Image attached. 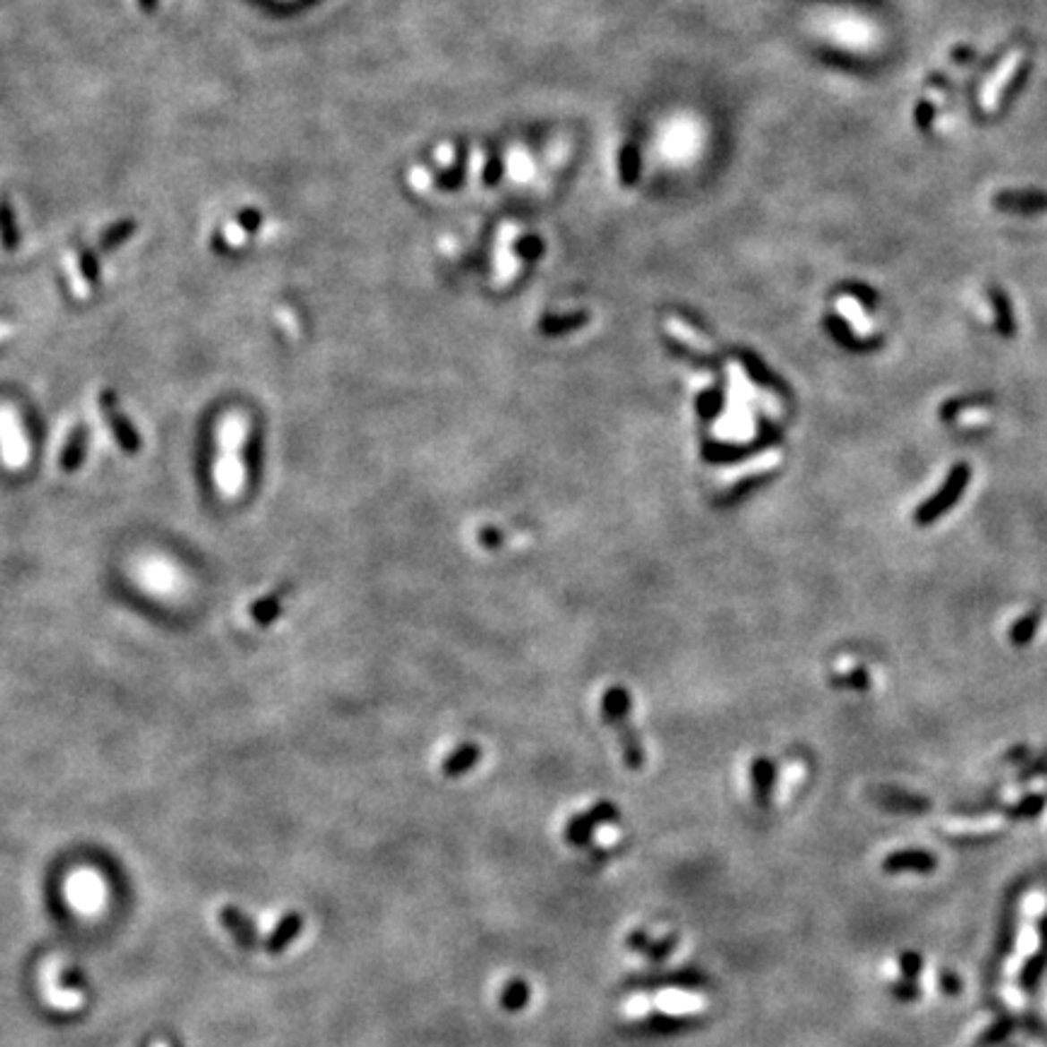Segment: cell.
<instances>
[{
	"mask_svg": "<svg viewBox=\"0 0 1047 1047\" xmlns=\"http://www.w3.org/2000/svg\"><path fill=\"white\" fill-rule=\"evenodd\" d=\"M85 456H88V427H85L83 422H78V425L71 429V434L66 437V444H64L61 454H58V468L64 470L66 476L78 473L81 466H83Z\"/></svg>",
	"mask_w": 1047,
	"mask_h": 1047,
	"instance_id": "obj_6",
	"label": "cell"
},
{
	"mask_svg": "<svg viewBox=\"0 0 1047 1047\" xmlns=\"http://www.w3.org/2000/svg\"><path fill=\"white\" fill-rule=\"evenodd\" d=\"M602 713L606 725L614 727V733L619 734L621 751H623V761L628 768H643L645 764V750L640 744V737L635 734V730L628 723V713H631V693L621 686H611L609 691L604 693L602 699Z\"/></svg>",
	"mask_w": 1047,
	"mask_h": 1047,
	"instance_id": "obj_1",
	"label": "cell"
},
{
	"mask_svg": "<svg viewBox=\"0 0 1047 1047\" xmlns=\"http://www.w3.org/2000/svg\"><path fill=\"white\" fill-rule=\"evenodd\" d=\"M939 866V858L933 856L931 851L923 849H899L892 851L882 858V873L899 875V873H931L933 868Z\"/></svg>",
	"mask_w": 1047,
	"mask_h": 1047,
	"instance_id": "obj_5",
	"label": "cell"
},
{
	"mask_svg": "<svg viewBox=\"0 0 1047 1047\" xmlns=\"http://www.w3.org/2000/svg\"><path fill=\"white\" fill-rule=\"evenodd\" d=\"M609 815H614V808H611V805H606V802H604V805H599V808H594L592 812H587V815L578 817V820H575V822L570 825L568 834H570V837H572V839H578L579 834H589V832H592V827L594 825H602L604 817H609Z\"/></svg>",
	"mask_w": 1047,
	"mask_h": 1047,
	"instance_id": "obj_21",
	"label": "cell"
},
{
	"mask_svg": "<svg viewBox=\"0 0 1047 1047\" xmlns=\"http://www.w3.org/2000/svg\"><path fill=\"white\" fill-rule=\"evenodd\" d=\"M478 544L485 548V551H500L504 545V534L500 531V528L495 527H485L480 528L478 531Z\"/></svg>",
	"mask_w": 1047,
	"mask_h": 1047,
	"instance_id": "obj_31",
	"label": "cell"
},
{
	"mask_svg": "<svg viewBox=\"0 0 1047 1047\" xmlns=\"http://www.w3.org/2000/svg\"><path fill=\"white\" fill-rule=\"evenodd\" d=\"M1047 768V754L1045 757H1040L1038 761H1033L1031 767L1026 768V771H1021V781H1026V778H1033L1035 774H1043Z\"/></svg>",
	"mask_w": 1047,
	"mask_h": 1047,
	"instance_id": "obj_36",
	"label": "cell"
},
{
	"mask_svg": "<svg viewBox=\"0 0 1047 1047\" xmlns=\"http://www.w3.org/2000/svg\"><path fill=\"white\" fill-rule=\"evenodd\" d=\"M98 405L99 413H102V417L107 422L109 432H112V437H115L116 446H119L126 456L141 454L143 439H141L139 429L133 427V422L129 420V415L122 410V400H119V396H116L115 390L105 388V390L99 393Z\"/></svg>",
	"mask_w": 1047,
	"mask_h": 1047,
	"instance_id": "obj_3",
	"label": "cell"
},
{
	"mask_svg": "<svg viewBox=\"0 0 1047 1047\" xmlns=\"http://www.w3.org/2000/svg\"><path fill=\"white\" fill-rule=\"evenodd\" d=\"M940 990H943V994H948V997H957V994H960V980H957L950 970H943V973H940Z\"/></svg>",
	"mask_w": 1047,
	"mask_h": 1047,
	"instance_id": "obj_32",
	"label": "cell"
},
{
	"mask_svg": "<svg viewBox=\"0 0 1047 1047\" xmlns=\"http://www.w3.org/2000/svg\"><path fill=\"white\" fill-rule=\"evenodd\" d=\"M723 403H725V390L720 386H713L696 398V410H699L703 420H713L723 410Z\"/></svg>",
	"mask_w": 1047,
	"mask_h": 1047,
	"instance_id": "obj_18",
	"label": "cell"
},
{
	"mask_svg": "<svg viewBox=\"0 0 1047 1047\" xmlns=\"http://www.w3.org/2000/svg\"><path fill=\"white\" fill-rule=\"evenodd\" d=\"M764 480H767V476H751V478L742 480V483H740V485H734L733 490H727L725 495L720 497V502L725 504V507H727V504L737 502V500H740V497L750 495L751 490H754V487H759V483H764Z\"/></svg>",
	"mask_w": 1047,
	"mask_h": 1047,
	"instance_id": "obj_28",
	"label": "cell"
},
{
	"mask_svg": "<svg viewBox=\"0 0 1047 1047\" xmlns=\"http://www.w3.org/2000/svg\"><path fill=\"white\" fill-rule=\"evenodd\" d=\"M221 922L223 926L233 933V939L238 940L240 946L250 948L255 943V931H253V923L243 916V912L236 907H223L221 909Z\"/></svg>",
	"mask_w": 1047,
	"mask_h": 1047,
	"instance_id": "obj_14",
	"label": "cell"
},
{
	"mask_svg": "<svg viewBox=\"0 0 1047 1047\" xmlns=\"http://www.w3.org/2000/svg\"><path fill=\"white\" fill-rule=\"evenodd\" d=\"M589 315L587 313H570V315H545L538 322V332L548 335V338H558V335H568V332L579 330L582 325H587Z\"/></svg>",
	"mask_w": 1047,
	"mask_h": 1047,
	"instance_id": "obj_12",
	"label": "cell"
},
{
	"mask_svg": "<svg viewBox=\"0 0 1047 1047\" xmlns=\"http://www.w3.org/2000/svg\"><path fill=\"white\" fill-rule=\"evenodd\" d=\"M298 929H301V919H298V916H289V919H284V922L277 926V931H274L272 936H270V940H267V948L272 950V953H279V950H284L287 946H289L291 940L296 939Z\"/></svg>",
	"mask_w": 1047,
	"mask_h": 1047,
	"instance_id": "obj_19",
	"label": "cell"
},
{
	"mask_svg": "<svg viewBox=\"0 0 1047 1047\" xmlns=\"http://www.w3.org/2000/svg\"><path fill=\"white\" fill-rule=\"evenodd\" d=\"M750 778H751V793H754L757 805L767 808L768 800H771V791H774V781H776L774 761L767 757L754 759V761H751V767H750Z\"/></svg>",
	"mask_w": 1047,
	"mask_h": 1047,
	"instance_id": "obj_9",
	"label": "cell"
},
{
	"mask_svg": "<svg viewBox=\"0 0 1047 1047\" xmlns=\"http://www.w3.org/2000/svg\"><path fill=\"white\" fill-rule=\"evenodd\" d=\"M899 970H902V977H905V980H916L919 973H922V956L914 953V950L902 953V956H899Z\"/></svg>",
	"mask_w": 1047,
	"mask_h": 1047,
	"instance_id": "obj_29",
	"label": "cell"
},
{
	"mask_svg": "<svg viewBox=\"0 0 1047 1047\" xmlns=\"http://www.w3.org/2000/svg\"><path fill=\"white\" fill-rule=\"evenodd\" d=\"M1038 626H1040L1038 611L1026 614V616L1016 621L1014 628H1011V643H1014L1016 648H1026V645H1031V640L1035 638V631H1038Z\"/></svg>",
	"mask_w": 1047,
	"mask_h": 1047,
	"instance_id": "obj_20",
	"label": "cell"
},
{
	"mask_svg": "<svg viewBox=\"0 0 1047 1047\" xmlns=\"http://www.w3.org/2000/svg\"><path fill=\"white\" fill-rule=\"evenodd\" d=\"M1014 940H1016V912L1014 909H1008V914H1006L1004 923H1001V929H999L997 957L1008 956V953H1011V948H1014Z\"/></svg>",
	"mask_w": 1047,
	"mask_h": 1047,
	"instance_id": "obj_26",
	"label": "cell"
},
{
	"mask_svg": "<svg viewBox=\"0 0 1047 1047\" xmlns=\"http://www.w3.org/2000/svg\"><path fill=\"white\" fill-rule=\"evenodd\" d=\"M1045 802L1047 798L1043 793L1026 795V798L1016 802L1014 808H1008V817H1011V820H1028V817H1035L1040 815V810L1045 808Z\"/></svg>",
	"mask_w": 1047,
	"mask_h": 1047,
	"instance_id": "obj_24",
	"label": "cell"
},
{
	"mask_svg": "<svg viewBox=\"0 0 1047 1047\" xmlns=\"http://www.w3.org/2000/svg\"><path fill=\"white\" fill-rule=\"evenodd\" d=\"M243 466H245V480L248 485L255 487L262 476V434L260 429H250L245 444H243Z\"/></svg>",
	"mask_w": 1047,
	"mask_h": 1047,
	"instance_id": "obj_10",
	"label": "cell"
},
{
	"mask_svg": "<svg viewBox=\"0 0 1047 1047\" xmlns=\"http://www.w3.org/2000/svg\"><path fill=\"white\" fill-rule=\"evenodd\" d=\"M890 994L897 999V1001H902V1004H909V1001H916V999H919L922 990H919L916 980H905V977H902V980L892 982Z\"/></svg>",
	"mask_w": 1047,
	"mask_h": 1047,
	"instance_id": "obj_27",
	"label": "cell"
},
{
	"mask_svg": "<svg viewBox=\"0 0 1047 1047\" xmlns=\"http://www.w3.org/2000/svg\"><path fill=\"white\" fill-rule=\"evenodd\" d=\"M1023 64V49L1018 47V49L1008 51L1004 56V61L999 64L997 71L991 73V78L984 83V90H982V107L987 109V112H994V109L999 107V99H1001V95H1004V90L1011 85V81L1016 78V73H1018V68H1021Z\"/></svg>",
	"mask_w": 1047,
	"mask_h": 1047,
	"instance_id": "obj_4",
	"label": "cell"
},
{
	"mask_svg": "<svg viewBox=\"0 0 1047 1047\" xmlns=\"http://www.w3.org/2000/svg\"><path fill=\"white\" fill-rule=\"evenodd\" d=\"M437 160L442 166H451V163H454V149H451V146H439Z\"/></svg>",
	"mask_w": 1047,
	"mask_h": 1047,
	"instance_id": "obj_37",
	"label": "cell"
},
{
	"mask_svg": "<svg viewBox=\"0 0 1047 1047\" xmlns=\"http://www.w3.org/2000/svg\"><path fill=\"white\" fill-rule=\"evenodd\" d=\"M970 478H973V468L963 461L956 463V466L950 468L948 476H946V480H943V485H940L939 493L929 497V500H923L922 507L914 511L916 524H919V527H931L933 521L940 519L946 511L953 510L957 504V500L963 497L965 487H967Z\"/></svg>",
	"mask_w": 1047,
	"mask_h": 1047,
	"instance_id": "obj_2",
	"label": "cell"
},
{
	"mask_svg": "<svg viewBox=\"0 0 1047 1047\" xmlns=\"http://www.w3.org/2000/svg\"><path fill=\"white\" fill-rule=\"evenodd\" d=\"M931 122H933L931 102H922V105L916 107V124H919V129H929Z\"/></svg>",
	"mask_w": 1047,
	"mask_h": 1047,
	"instance_id": "obj_33",
	"label": "cell"
},
{
	"mask_svg": "<svg viewBox=\"0 0 1047 1047\" xmlns=\"http://www.w3.org/2000/svg\"><path fill=\"white\" fill-rule=\"evenodd\" d=\"M667 347H669V352L679 356V359H686V362L699 364V366H710V369H713V366H717L716 356H708V355H703V352H699V349H691V347L686 345L684 339L669 338Z\"/></svg>",
	"mask_w": 1047,
	"mask_h": 1047,
	"instance_id": "obj_22",
	"label": "cell"
},
{
	"mask_svg": "<svg viewBox=\"0 0 1047 1047\" xmlns=\"http://www.w3.org/2000/svg\"><path fill=\"white\" fill-rule=\"evenodd\" d=\"M281 614V599L279 594H267V596H262V599H257L253 606H250V616H253V621H255L257 626H272L274 621L279 619Z\"/></svg>",
	"mask_w": 1047,
	"mask_h": 1047,
	"instance_id": "obj_17",
	"label": "cell"
},
{
	"mask_svg": "<svg viewBox=\"0 0 1047 1047\" xmlns=\"http://www.w3.org/2000/svg\"><path fill=\"white\" fill-rule=\"evenodd\" d=\"M521 1001H527V987L521 990L519 984H514V987H511L510 994L504 997V1004L510 1006V1008H517V1006H519Z\"/></svg>",
	"mask_w": 1047,
	"mask_h": 1047,
	"instance_id": "obj_34",
	"label": "cell"
},
{
	"mask_svg": "<svg viewBox=\"0 0 1047 1047\" xmlns=\"http://www.w3.org/2000/svg\"><path fill=\"white\" fill-rule=\"evenodd\" d=\"M832 686L837 689H854V691H868L871 689V676L863 667L849 669L846 674H834Z\"/></svg>",
	"mask_w": 1047,
	"mask_h": 1047,
	"instance_id": "obj_23",
	"label": "cell"
},
{
	"mask_svg": "<svg viewBox=\"0 0 1047 1047\" xmlns=\"http://www.w3.org/2000/svg\"><path fill=\"white\" fill-rule=\"evenodd\" d=\"M429 173H425L422 167H415L413 175H410V185H413L415 190H425V187H429Z\"/></svg>",
	"mask_w": 1047,
	"mask_h": 1047,
	"instance_id": "obj_35",
	"label": "cell"
},
{
	"mask_svg": "<svg viewBox=\"0 0 1047 1047\" xmlns=\"http://www.w3.org/2000/svg\"><path fill=\"white\" fill-rule=\"evenodd\" d=\"M153 1047H167V1043H156V1045H153Z\"/></svg>",
	"mask_w": 1047,
	"mask_h": 1047,
	"instance_id": "obj_38",
	"label": "cell"
},
{
	"mask_svg": "<svg viewBox=\"0 0 1047 1047\" xmlns=\"http://www.w3.org/2000/svg\"><path fill=\"white\" fill-rule=\"evenodd\" d=\"M871 798L880 808L895 810V812H926V810L931 808V800L922 798L916 793L899 791V788H878Z\"/></svg>",
	"mask_w": 1047,
	"mask_h": 1047,
	"instance_id": "obj_7",
	"label": "cell"
},
{
	"mask_svg": "<svg viewBox=\"0 0 1047 1047\" xmlns=\"http://www.w3.org/2000/svg\"><path fill=\"white\" fill-rule=\"evenodd\" d=\"M478 761H480L478 744H463V747H459V750L454 751V754H449V757L444 759L442 771H444L446 776H461L476 767Z\"/></svg>",
	"mask_w": 1047,
	"mask_h": 1047,
	"instance_id": "obj_15",
	"label": "cell"
},
{
	"mask_svg": "<svg viewBox=\"0 0 1047 1047\" xmlns=\"http://www.w3.org/2000/svg\"><path fill=\"white\" fill-rule=\"evenodd\" d=\"M990 301H991V308H994V325H997V330L1001 332L1004 338H1014L1016 321H1014V311H1011V301H1008V296H1006L1004 291L999 289V287H991Z\"/></svg>",
	"mask_w": 1047,
	"mask_h": 1047,
	"instance_id": "obj_13",
	"label": "cell"
},
{
	"mask_svg": "<svg viewBox=\"0 0 1047 1047\" xmlns=\"http://www.w3.org/2000/svg\"><path fill=\"white\" fill-rule=\"evenodd\" d=\"M994 207L1001 211H1018V214H1035L1047 211V194L1040 192H999L994 197Z\"/></svg>",
	"mask_w": 1047,
	"mask_h": 1047,
	"instance_id": "obj_8",
	"label": "cell"
},
{
	"mask_svg": "<svg viewBox=\"0 0 1047 1047\" xmlns=\"http://www.w3.org/2000/svg\"><path fill=\"white\" fill-rule=\"evenodd\" d=\"M827 330H829V335H832L837 342H839L841 347H846L849 352H863L861 347H868V342H861L858 338H854V332L849 330V328H844L839 321H834V318H827Z\"/></svg>",
	"mask_w": 1047,
	"mask_h": 1047,
	"instance_id": "obj_25",
	"label": "cell"
},
{
	"mask_svg": "<svg viewBox=\"0 0 1047 1047\" xmlns=\"http://www.w3.org/2000/svg\"><path fill=\"white\" fill-rule=\"evenodd\" d=\"M740 359H742L747 373H750L751 379L757 381L759 386L768 388V390H778V393H785L784 383L778 381V376H774V373L768 372L767 366H764V362H761L759 356L750 355V352H740Z\"/></svg>",
	"mask_w": 1047,
	"mask_h": 1047,
	"instance_id": "obj_16",
	"label": "cell"
},
{
	"mask_svg": "<svg viewBox=\"0 0 1047 1047\" xmlns=\"http://www.w3.org/2000/svg\"><path fill=\"white\" fill-rule=\"evenodd\" d=\"M1011 1028H1014V1021L1011 1018H1004V1021H999L997 1026H991L990 1031L984 1033L980 1040V1047H987V1045H997V1043H1001V1040L1011 1033Z\"/></svg>",
	"mask_w": 1047,
	"mask_h": 1047,
	"instance_id": "obj_30",
	"label": "cell"
},
{
	"mask_svg": "<svg viewBox=\"0 0 1047 1047\" xmlns=\"http://www.w3.org/2000/svg\"><path fill=\"white\" fill-rule=\"evenodd\" d=\"M774 437H778V434H771V437H764L761 442H754V444H747L742 446V449H737V446H727V444H713V442H706V446H703V456L708 459V461L713 463H730V461H740V459H744V456H751L754 451H759L761 449V444H768V442H774Z\"/></svg>",
	"mask_w": 1047,
	"mask_h": 1047,
	"instance_id": "obj_11",
	"label": "cell"
}]
</instances>
